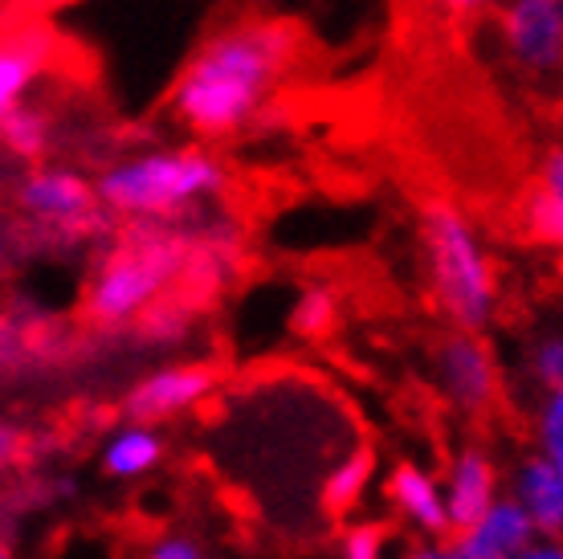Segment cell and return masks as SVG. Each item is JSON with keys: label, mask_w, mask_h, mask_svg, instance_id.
<instances>
[{"label": "cell", "mask_w": 563, "mask_h": 559, "mask_svg": "<svg viewBox=\"0 0 563 559\" xmlns=\"http://www.w3.org/2000/svg\"><path fill=\"white\" fill-rule=\"evenodd\" d=\"M290 57V33L278 21H238L217 29L188 57L172 90V111L197 140H225L250 123Z\"/></svg>", "instance_id": "1"}, {"label": "cell", "mask_w": 563, "mask_h": 559, "mask_svg": "<svg viewBox=\"0 0 563 559\" xmlns=\"http://www.w3.org/2000/svg\"><path fill=\"white\" fill-rule=\"evenodd\" d=\"M225 188L221 160L200 147H155L114 160L95 184L99 209L123 221H172Z\"/></svg>", "instance_id": "2"}, {"label": "cell", "mask_w": 563, "mask_h": 559, "mask_svg": "<svg viewBox=\"0 0 563 559\" xmlns=\"http://www.w3.org/2000/svg\"><path fill=\"white\" fill-rule=\"evenodd\" d=\"M421 245L437 310L453 322V331L482 336L498 319L503 291L478 224L453 205H429L421 221Z\"/></svg>", "instance_id": "3"}, {"label": "cell", "mask_w": 563, "mask_h": 559, "mask_svg": "<svg viewBox=\"0 0 563 559\" xmlns=\"http://www.w3.org/2000/svg\"><path fill=\"white\" fill-rule=\"evenodd\" d=\"M180 274V245L176 241H140L114 250L86 286V315L102 327H123L159 307V298Z\"/></svg>", "instance_id": "4"}, {"label": "cell", "mask_w": 563, "mask_h": 559, "mask_svg": "<svg viewBox=\"0 0 563 559\" xmlns=\"http://www.w3.org/2000/svg\"><path fill=\"white\" fill-rule=\"evenodd\" d=\"M433 384L437 396L457 413V417L482 420L503 405L507 376L486 336L474 331H450L433 348Z\"/></svg>", "instance_id": "5"}, {"label": "cell", "mask_w": 563, "mask_h": 559, "mask_svg": "<svg viewBox=\"0 0 563 559\" xmlns=\"http://www.w3.org/2000/svg\"><path fill=\"white\" fill-rule=\"evenodd\" d=\"M498 42L515 70L551 78L563 62V0H503Z\"/></svg>", "instance_id": "6"}, {"label": "cell", "mask_w": 563, "mask_h": 559, "mask_svg": "<svg viewBox=\"0 0 563 559\" xmlns=\"http://www.w3.org/2000/svg\"><path fill=\"white\" fill-rule=\"evenodd\" d=\"M217 396V368L205 360H176V364L152 368L128 392V420L140 425H168V420L192 417Z\"/></svg>", "instance_id": "7"}, {"label": "cell", "mask_w": 563, "mask_h": 559, "mask_svg": "<svg viewBox=\"0 0 563 559\" xmlns=\"http://www.w3.org/2000/svg\"><path fill=\"white\" fill-rule=\"evenodd\" d=\"M16 209L29 221H37L42 229H57V233H78L102 212L95 184L82 172L62 168V164H42L29 172L16 184Z\"/></svg>", "instance_id": "8"}, {"label": "cell", "mask_w": 563, "mask_h": 559, "mask_svg": "<svg viewBox=\"0 0 563 559\" xmlns=\"http://www.w3.org/2000/svg\"><path fill=\"white\" fill-rule=\"evenodd\" d=\"M384 503L393 518L417 544H441L450 539V515H445V498H441V482L429 465L421 462H396L384 478Z\"/></svg>", "instance_id": "9"}, {"label": "cell", "mask_w": 563, "mask_h": 559, "mask_svg": "<svg viewBox=\"0 0 563 559\" xmlns=\"http://www.w3.org/2000/svg\"><path fill=\"white\" fill-rule=\"evenodd\" d=\"M437 482H441V498H445V515H450L453 531L474 523L494 498H503V470H498V462H494V453L486 446L453 449L445 470L437 474Z\"/></svg>", "instance_id": "10"}, {"label": "cell", "mask_w": 563, "mask_h": 559, "mask_svg": "<svg viewBox=\"0 0 563 559\" xmlns=\"http://www.w3.org/2000/svg\"><path fill=\"white\" fill-rule=\"evenodd\" d=\"M503 494L536 523L543 539H560L563 531V462H551L536 449H527L510 465V478L503 482Z\"/></svg>", "instance_id": "11"}, {"label": "cell", "mask_w": 563, "mask_h": 559, "mask_svg": "<svg viewBox=\"0 0 563 559\" xmlns=\"http://www.w3.org/2000/svg\"><path fill=\"white\" fill-rule=\"evenodd\" d=\"M536 539H543V535L507 494L494 498L474 523H465L450 535L453 551L462 559H519Z\"/></svg>", "instance_id": "12"}, {"label": "cell", "mask_w": 563, "mask_h": 559, "mask_svg": "<svg viewBox=\"0 0 563 559\" xmlns=\"http://www.w3.org/2000/svg\"><path fill=\"white\" fill-rule=\"evenodd\" d=\"M164 458H168L164 434L155 425H140V420L114 425L99 449L102 474L114 478V482H143L164 465Z\"/></svg>", "instance_id": "13"}, {"label": "cell", "mask_w": 563, "mask_h": 559, "mask_svg": "<svg viewBox=\"0 0 563 559\" xmlns=\"http://www.w3.org/2000/svg\"><path fill=\"white\" fill-rule=\"evenodd\" d=\"M522 224L539 245H548V250L563 245V147H548L543 172L522 209Z\"/></svg>", "instance_id": "14"}, {"label": "cell", "mask_w": 563, "mask_h": 559, "mask_svg": "<svg viewBox=\"0 0 563 559\" xmlns=\"http://www.w3.org/2000/svg\"><path fill=\"white\" fill-rule=\"evenodd\" d=\"M376 486V462L367 449L343 453L331 470H327L323 486H319V511L331 518H352L364 506L367 490Z\"/></svg>", "instance_id": "15"}, {"label": "cell", "mask_w": 563, "mask_h": 559, "mask_svg": "<svg viewBox=\"0 0 563 559\" xmlns=\"http://www.w3.org/2000/svg\"><path fill=\"white\" fill-rule=\"evenodd\" d=\"M49 62V42L42 37H9L0 42V119L29 102V90L37 86Z\"/></svg>", "instance_id": "16"}, {"label": "cell", "mask_w": 563, "mask_h": 559, "mask_svg": "<svg viewBox=\"0 0 563 559\" xmlns=\"http://www.w3.org/2000/svg\"><path fill=\"white\" fill-rule=\"evenodd\" d=\"M519 376L536 396L563 392V336L555 327L527 339V348L519 351Z\"/></svg>", "instance_id": "17"}, {"label": "cell", "mask_w": 563, "mask_h": 559, "mask_svg": "<svg viewBox=\"0 0 563 559\" xmlns=\"http://www.w3.org/2000/svg\"><path fill=\"white\" fill-rule=\"evenodd\" d=\"M49 114L33 102H21L16 111H9L0 119V143L16 155V160H42L49 147Z\"/></svg>", "instance_id": "18"}, {"label": "cell", "mask_w": 563, "mask_h": 559, "mask_svg": "<svg viewBox=\"0 0 563 559\" xmlns=\"http://www.w3.org/2000/svg\"><path fill=\"white\" fill-rule=\"evenodd\" d=\"M339 559H396V539L393 527L380 518H343L339 527Z\"/></svg>", "instance_id": "19"}, {"label": "cell", "mask_w": 563, "mask_h": 559, "mask_svg": "<svg viewBox=\"0 0 563 559\" xmlns=\"http://www.w3.org/2000/svg\"><path fill=\"white\" fill-rule=\"evenodd\" d=\"M531 449L563 462V392H543L531 405Z\"/></svg>", "instance_id": "20"}, {"label": "cell", "mask_w": 563, "mask_h": 559, "mask_svg": "<svg viewBox=\"0 0 563 559\" xmlns=\"http://www.w3.org/2000/svg\"><path fill=\"white\" fill-rule=\"evenodd\" d=\"M140 559H212V556L209 547H205V539H197L192 531H164L143 547Z\"/></svg>", "instance_id": "21"}, {"label": "cell", "mask_w": 563, "mask_h": 559, "mask_svg": "<svg viewBox=\"0 0 563 559\" xmlns=\"http://www.w3.org/2000/svg\"><path fill=\"white\" fill-rule=\"evenodd\" d=\"M396 559H462L457 551H453V544L450 539H441V544H412V547H405Z\"/></svg>", "instance_id": "22"}, {"label": "cell", "mask_w": 563, "mask_h": 559, "mask_svg": "<svg viewBox=\"0 0 563 559\" xmlns=\"http://www.w3.org/2000/svg\"><path fill=\"white\" fill-rule=\"evenodd\" d=\"M21 458V434H16L9 420H0V474Z\"/></svg>", "instance_id": "23"}, {"label": "cell", "mask_w": 563, "mask_h": 559, "mask_svg": "<svg viewBox=\"0 0 563 559\" xmlns=\"http://www.w3.org/2000/svg\"><path fill=\"white\" fill-rule=\"evenodd\" d=\"M441 9H450V13H462V17H470V13H490V9H498L503 0H437Z\"/></svg>", "instance_id": "24"}, {"label": "cell", "mask_w": 563, "mask_h": 559, "mask_svg": "<svg viewBox=\"0 0 563 559\" xmlns=\"http://www.w3.org/2000/svg\"><path fill=\"white\" fill-rule=\"evenodd\" d=\"M519 559H563V547H560V539H536Z\"/></svg>", "instance_id": "25"}, {"label": "cell", "mask_w": 563, "mask_h": 559, "mask_svg": "<svg viewBox=\"0 0 563 559\" xmlns=\"http://www.w3.org/2000/svg\"><path fill=\"white\" fill-rule=\"evenodd\" d=\"M245 4H254V9H269V4H278V0H245Z\"/></svg>", "instance_id": "26"}, {"label": "cell", "mask_w": 563, "mask_h": 559, "mask_svg": "<svg viewBox=\"0 0 563 559\" xmlns=\"http://www.w3.org/2000/svg\"><path fill=\"white\" fill-rule=\"evenodd\" d=\"M0 559H13V556H9V547H0Z\"/></svg>", "instance_id": "27"}]
</instances>
